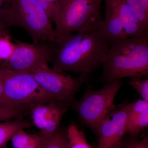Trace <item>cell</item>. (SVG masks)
<instances>
[{
    "label": "cell",
    "instance_id": "cell-26",
    "mask_svg": "<svg viewBox=\"0 0 148 148\" xmlns=\"http://www.w3.org/2000/svg\"><path fill=\"white\" fill-rule=\"evenodd\" d=\"M59 1H66V0H59Z\"/></svg>",
    "mask_w": 148,
    "mask_h": 148
},
{
    "label": "cell",
    "instance_id": "cell-24",
    "mask_svg": "<svg viewBox=\"0 0 148 148\" xmlns=\"http://www.w3.org/2000/svg\"><path fill=\"white\" fill-rule=\"evenodd\" d=\"M129 148H148V138L146 135L143 140L137 141L130 146Z\"/></svg>",
    "mask_w": 148,
    "mask_h": 148
},
{
    "label": "cell",
    "instance_id": "cell-1",
    "mask_svg": "<svg viewBox=\"0 0 148 148\" xmlns=\"http://www.w3.org/2000/svg\"><path fill=\"white\" fill-rule=\"evenodd\" d=\"M110 44L101 27L56 38L49 63L58 73L88 75L102 66Z\"/></svg>",
    "mask_w": 148,
    "mask_h": 148
},
{
    "label": "cell",
    "instance_id": "cell-2",
    "mask_svg": "<svg viewBox=\"0 0 148 148\" xmlns=\"http://www.w3.org/2000/svg\"><path fill=\"white\" fill-rule=\"evenodd\" d=\"M105 84L124 78L148 77V36L127 37L111 42L101 66Z\"/></svg>",
    "mask_w": 148,
    "mask_h": 148
},
{
    "label": "cell",
    "instance_id": "cell-16",
    "mask_svg": "<svg viewBox=\"0 0 148 148\" xmlns=\"http://www.w3.org/2000/svg\"><path fill=\"white\" fill-rule=\"evenodd\" d=\"M141 25L148 29V0H125Z\"/></svg>",
    "mask_w": 148,
    "mask_h": 148
},
{
    "label": "cell",
    "instance_id": "cell-18",
    "mask_svg": "<svg viewBox=\"0 0 148 148\" xmlns=\"http://www.w3.org/2000/svg\"><path fill=\"white\" fill-rule=\"evenodd\" d=\"M67 131L61 127L49 138L44 148H68Z\"/></svg>",
    "mask_w": 148,
    "mask_h": 148
},
{
    "label": "cell",
    "instance_id": "cell-7",
    "mask_svg": "<svg viewBox=\"0 0 148 148\" xmlns=\"http://www.w3.org/2000/svg\"><path fill=\"white\" fill-rule=\"evenodd\" d=\"M105 18L101 29L110 42L134 36H148L125 0H105Z\"/></svg>",
    "mask_w": 148,
    "mask_h": 148
},
{
    "label": "cell",
    "instance_id": "cell-8",
    "mask_svg": "<svg viewBox=\"0 0 148 148\" xmlns=\"http://www.w3.org/2000/svg\"><path fill=\"white\" fill-rule=\"evenodd\" d=\"M40 87L51 95L56 102L73 108L77 100L76 95L83 84L89 80L88 75L77 77L58 73L46 66L31 72Z\"/></svg>",
    "mask_w": 148,
    "mask_h": 148
},
{
    "label": "cell",
    "instance_id": "cell-3",
    "mask_svg": "<svg viewBox=\"0 0 148 148\" xmlns=\"http://www.w3.org/2000/svg\"><path fill=\"white\" fill-rule=\"evenodd\" d=\"M103 0L59 1L55 21L56 38L78 32L100 28Z\"/></svg>",
    "mask_w": 148,
    "mask_h": 148
},
{
    "label": "cell",
    "instance_id": "cell-11",
    "mask_svg": "<svg viewBox=\"0 0 148 148\" xmlns=\"http://www.w3.org/2000/svg\"><path fill=\"white\" fill-rule=\"evenodd\" d=\"M69 108L57 102L37 105L30 111L32 123L41 133L50 136L60 128L61 120Z\"/></svg>",
    "mask_w": 148,
    "mask_h": 148
},
{
    "label": "cell",
    "instance_id": "cell-13",
    "mask_svg": "<svg viewBox=\"0 0 148 148\" xmlns=\"http://www.w3.org/2000/svg\"><path fill=\"white\" fill-rule=\"evenodd\" d=\"M32 124V122L24 119L0 123V148H7L8 143L16 131L29 128Z\"/></svg>",
    "mask_w": 148,
    "mask_h": 148
},
{
    "label": "cell",
    "instance_id": "cell-17",
    "mask_svg": "<svg viewBox=\"0 0 148 148\" xmlns=\"http://www.w3.org/2000/svg\"><path fill=\"white\" fill-rule=\"evenodd\" d=\"M148 125V110L132 118L127 119L126 133L132 136L139 134Z\"/></svg>",
    "mask_w": 148,
    "mask_h": 148
},
{
    "label": "cell",
    "instance_id": "cell-9",
    "mask_svg": "<svg viewBox=\"0 0 148 148\" xmlns=\"http://www.w3.org/2000/svg\"><path fill=\"white\" fill-rule=\"evenodd\" d=\"M48 44L16 42L10 57L0 62V69L31 73L41 67L48 66L51 51V46Z\"/></svg>",
    "mask_w": 148,
    "mask_h": 148
},
{
    "label": "cell",
    "instance_id": "cell-23",
    "mask_svg": "<svg viewBox=\"0 0 148 148\" xmlns=\"http://www.w3.org/2000/svg\"><path fill=\"white\" fill-rule=\"evenodd\" d=\"M0 103L13 104L10 102L6 95L1 73H0Z\"/></svg>",
    "mask_w": 148,
    "mask_h": 148
},
{
    "label": "cell",
    "instance_id": "cell-5",
    "mask_svg": "<svg viewBox=\"0 0 148 148\" xmlns=\"http://www.w3.org/2000/svg\"><path fill=\"white\" fill-rule=\"evenodd\" d=\"M0 73L6 95L14 105L31 110L39 104L57 102L40 87L30 72L0 69Z\"/></svg>",
    "mask_w": 148,
    "mask_h": 148
},
{
    "label": "cell",
    "instance_id": "cell-4",
    "mask_svg": "<svg viewBox=\"0 0 148 148\" xmlns=\"http://www.w3.org/2000/svg\"><path fill=\"white\" fill-rule=\"evenodd\" d=\"M123 85L122 80H118L105 84L98 90L88 87L72 108L82 123L95 132L99 123L116 106L114 101Z\"/></svg>",
    "mask_w": 148,
    "mask_h": 148
},
{
    "label": "cell",
    "instance_id": "cell-22",
    "mask_svg": "<svg viewBox=\"0 0 148 148\" xmlns=\"http://www.w3.org/2000/svg\"><path fill=\"white\" fill-rule=\"evenodd\" d=\"M15 44L11 42L10 36L0 38V60L5 61L11 56Z\"/></svg>",
    "mask_w": 148,
    "mask_h": 148
},
{
    "label": "cell",
    "instance_id": "cell-12",
    "mask_svg": "<svg viewBox=\"0 0 148 148\" xmlns=\"http://www.w3.org/2000/svg\"><path fill=\"white\" fill-rule=\"evenodd\" d=\"M49 136L40 132L30 134L20 129L13 134L10 140L12 148H44Z\"/></svg>",
    "mask_w": 148,
    "mask_h": 148
},
{
    "label": "cell",
    "instance_id": "cell-10",
    "mask_svg": "<svg viewBox=\"0 0 148 148\" xmlns=\"http://www.w3.org/2000/svg\"><path fill=\"white\" fill-rule=\"evenodd\" d=\"M132 103L127 102L116 106L99 123L95 132L98 138L97 148H121Z\"/></svg>",
    "mask_w": 148,
    "mask_h": 148
},
{
    "label": "cell",
    "instance_id": "cell-19",
    "mask_svg": "<svg viewBox=\"0 0 148 148\" xmlns=\"http://www.w3.org/2000/svg\"><path fill=\"white\" fill-rule=\"evenodd\" d=\"M51 22L55 23L58 14L59 0H36Z\"/></svg>",
    "mask_w": 148,
    "mask_h": 148
},
{
    "label": "cell",
    "instance_id": "cell-21",
    "mask_svg": "<svg viewBox=\"0 0 148 148\" xmlns=\"http://www.w3.org/2000/svg\"><path fill=\"white\" fill-rule=\"evenodd\" d=\"M129 84L141 96L142 99L148 102V78L130 79Z\"/></svg>",
    "mask_w": 148,
    "mask_h": 148
},
{
    "label": "cell",
    "instance_id": "cell-14",
    "mask_svg": "<svg viewBox=\"0 0 148 148\" xmlns=\"http://www.w3.org/2000/svg\"><path fill=\"white\" fill-rule=\"evenodd\" d=\"M31 110L10 103H0V123L23 119L30 114Z\"/></svg>",
    "mask_w": 148,
    "mask_h": 148
},
{
    "label": "cell",
    "instance_id": "cell-6",
    "mask_svg": "<svg viewBox=\"0 0 148 148\" xmlns=\"http://www.w3.org/2000/svg\"><path fill=\"white\" fill-rule=\"evenodd\" d=\"M11 12L12 26L25 29L34 43L55 42L51 21L36 0H11Z\"/></svg>",
    "mask_w": 148,
    "mask_h": 148
},
{
    "label": "cell",
    "instance_id": "cell-15",
    "mask_svg": "<svg viewBox=\"0 0 148 148\" xmlns=\"http://www.w3.org/2000/svg\"><path fill=\"white\" fill-rule=\"evenodd\" d=\"M68 148H95L88 142L84 130H79L75 123L69 125L67 130Z\"/></svg>",
    "mask_w": 148,
    "mask_h": 148
},
{
    "label": "cell",
    "instance_id": "cell-20",
    "mask_svg": "<svg viewBox=\"0 0 148 148\" xmlns=\"http://www.w3.org/2000/svg\"><path fill=\"white\" fill-rule=\"evenodd\" d=\"M0 23L6 27L12 26L11 0H0Z\"/></svg>",
    "mask_w": 148,
    "mask_h": 148
},
{
    "label": "cell",
    "instance_id": "cell-25",
    "mask_svg": "<svg viewBox=\"0 0 148 148\" xmlns=\"http://www.w3.org/2000/svg\"><path fill=\"white\" fill-rule=\"evenodd\" d=\"M6 36H10L7 27L0 23V38Z\"/></svg>",
    "mask_w": 148,
    "mask_h": 148
}]
</instances>
